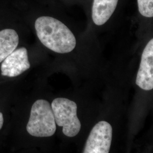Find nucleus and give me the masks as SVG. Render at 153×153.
I'll return each mask as SVG.
<instances>
[{"label": "nucleus", "mask_w": 153, "mask_h": 153, "mask_svg": "<svg viewBox=\"0 0 153 153\" xmlns=\"http://www.w3.org/2000/svg\"><path fill=\"white\" fill-rule=\"evenodd\" d=\"M39 39L48 49L59 53L71 52L76 45V39L69 28L58 19L41 16L35 23Z\"/></svg>", "instance_id": "1"}, {"label": "nucleus", "mask_w": 153, "mask_h": 153, "mask_svg": "<svg viewBox=\"0 0 153 153\" xmlns=\"http://www.w3.org/2000/svg\"><path fill=\"white\" fill-rule=\"evenodd\" d=\"M26 129L34 137H51L55 134V117L51 105L47 100L40 99L33 103Z\"/></svg>", "instance_id": "2"}, {"label": "nucleus", "mask_w": 153, "mask_h": 153, "mask_svg": "<svg viewBox=\"0 0 153 153\" xmlns=\"http://www.w3.org/2000/svg\"><path fill=\"white\" fill-rule=\"evenodd\" d=\"M56 124L62 127L66 136L74 137L80 131L81 124L77 117L76 103L64 98H56L51 104Z\"/></svg>", "instance_id": "3"}, {"label": "nucleus", "mask_w": 153, "mask_h": 153, "mask_svg": "<svg viewBox=\"0 0 153 153\" xmlns=\"http://www.w3.org/2000/svg\"><path fill=\"white\" fill-rule=\"evenodd\" d=\"M112 137L111 124L101 121L93 127L86 142L83 153H108Z\"/></svg>", "instance_id": "4"}, {"label": "nucleus", "mask_w": 153, "mask_h": 153, "mask_svg": "<svg viewBox=\"0 0 153 153\" xmlns=\"http://www.w3.org/2000/svg\"><path fill=\"white\" fill-rule=\"evenodd\" d=\"M30 68L27 50L25 47L15 49L2 61L1 66V74L4 76L15 77L21 75Z\"/></svg>", "instance_id": "5"}, {"label": "nucleus", "mask_w": 153, "mask_h": 153, "mask_svg": "<svg viewBox=\"0 0 153 153\" xmlns=\"http://www.w3.org/2000/svg\"><path fill=\"white\" fill-rule=\"evenodd\" d=\"M153 39H152L143 49L136 85L142 90L149 91L153 88Z\"/></svg>", "instance_id": "6"}, {"label": "nucleus", "mask_w": 153, "mask_h": 153, "mask_svg": "<svg viewBox=\"0 0 153 153\" xmlns=\"http://www.w3.org/2000/svg\"><path fill=\"white\" fill-rule=\"evenodd\" d=\"M119 0H94L92 19L97 26H102L108 21L114 14Z\"/></svg>", "instance_id": "7"}, {"label": "nucleus", "mask_w": 153, "mask_h": 153, "mask_svg": "<svg viewBox=\"0 0 153 153\" xmlns=\"http://www.w3.org/2000/svg\"><path fill=\"white\" fill-rule=\"evenodd\" d=\"M19 43V36L16 31L7 28L0 31V62L16 49Z\"/></svg>", "instance_id": "8"}, {"label": "nucleus", "mask_w": 153, "mask_h": 153, "mask_svg": "<svg viewBox=\"0 0 153 153\" xmlns=\"http://www.w3.org/2000/svg\"><path fill=\"white\" fill-rule=\"evenodd\" d=\"M138 10L140 14L147 18L153 16V0H137Z\"/></svg>", "instance_id": "9"}, {"label": "nucleus", "mask_w": 153, "mask_h": 153, "mask_svg": "<svg viewBox=\"0 0 153 153\" xmlns=\"http://www.w3.org/2000/svg\"><path fill=\"white\" fill-rule=\"evenodd\" d=\"M4 124V116L3 114L0 112V130L1 129Z\"/></svg>", "instance_id": "10"}]
</instances>
